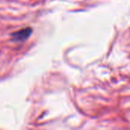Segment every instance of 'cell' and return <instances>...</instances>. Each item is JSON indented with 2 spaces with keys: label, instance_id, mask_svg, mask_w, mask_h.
Returning a JSON list of instances; mask_svg holds the SVG:
<instances>
[{
  "label": "cell",
  "instance_id": "cell-1",
  "mask_svg": "<svg viewBox=\"0 0 130 130\" xmlns=\"http://www.w3.org/2000/svg\"><path fill=\"white\" fill-rule=\"evenodd\" d=\"M32 28L30 27H26L24 29H21L20 30H18L16 32H14L11 34V38L12 40L17 41V42H21L26 40L32 34Z\"/></svg>",
  "mask_w": 130,
  "mask_h": 130
}]
</instances>
